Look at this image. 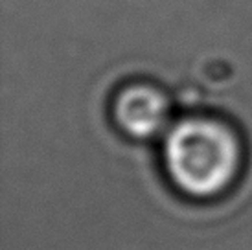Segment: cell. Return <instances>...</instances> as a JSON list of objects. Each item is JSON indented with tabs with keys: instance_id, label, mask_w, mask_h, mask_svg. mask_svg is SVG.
<instances>
[{
	"instance_id": "6da1fadb",
	"label": "cell",
	"mask_w": 252,
	"mask_h": 250,
	"mask_svg": "<svg viewBox=\"0 0 252 250\" xmlns=\"http://www.w3.org/2000/svg\"><path fill=\"white\" fill-rule=\"evenodd\" d=\"M160 158L164 173L179 193L204 201L226 193L236 184L245 147L226 120L193 114L168 127Z\"/></svg>"
},
{
	"instance_id": "7a4b0ae2",
	"label": "cell",
	"mask_w": 252,
	"mask_h": 250,
	"mask_svg": "<svg viewBox=\"0 0 252 250\" xmlns=\"http://www.w3.org/2000/svg\"><path fill=\"white\" fill-rule=\"evenodd\" d=\"M111 114L126 136L147 140L168 131L171 125V101L160 87L136 81L114 94Z\"/></svg>"
}]
</instances>
